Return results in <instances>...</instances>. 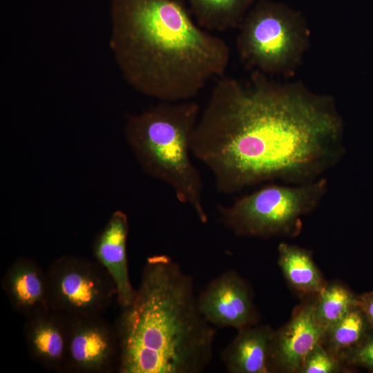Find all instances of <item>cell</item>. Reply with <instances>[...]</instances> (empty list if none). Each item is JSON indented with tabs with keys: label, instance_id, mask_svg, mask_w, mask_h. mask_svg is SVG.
I'll use <instances>...</instances> for the list:
<instances>
[{
	"label": "cell",
	"instance_id": "obj_17",
	"mask_svg": "<svg viewBox=\"0 0 373 373\" xmlns=\"http://www.w3.org/2000/svg\"><path fill=\"white\" fill-rule=\"evenodd\" d=\"M371 330L358 305L326 329L321 344L340 360L345 352L357 345Z\"/></svg>",
	"mask_w": 373,
	"mask_h": 373
},
{
	"label": "cell",
	"instance_id": "obj_21",
	"mask_svg": "<svg viewBox=\"0 0 373 373\" xmlns=\"http://www.w3.org/2000/svg\"><path fill=\"white\" fill-rule=\"evenodd\" d=\"M358 307L373 330V291L365 292L358 296Z\"/></svg>",
	"mask_w": 373,
	"mask_h": 373
},
{
	"label": "cell",
	"instance_id": "obj_13",
	"mask_svg": "<svg viewBox=\"0 0 373 373\" xmlns=\"http://www.w3.org/2000/svg\"><path fill=\"white\" fill-rule=\"evenodd\" d=\"M1 286L12 309L26 318L51 309L46 271L30 258L15 259Z\"/></svg>",
	"mask_w": 373,
	"mask_h": 373
},
{
	"label": "cell",
	"instance_id": "obj_15",
	"mask_svg": "<svg viewBox=\"0 0 373 373\" xmlns=\"http://www.w3.org/2000/svg\"><path fill=\"white\" fill-rule=\"evenodd\" d=\"M278 263L288 284L305 298L318 295L327 283L313 260L312 252L286 242L278 247Z\"/></svg>",
	"mask_w": 373,
	"mask_h": 373
},
{
	"label": "cell",
	"instance_id": "obj_18",
	"mask_svg": "<svg viewBox=\"0 0 373 373\" xmlns=\"http://www.w3.org/2000/svg\"><path fill=\"white\" fill-rule=\"evenodd\" d=\"M315 314L325 329L358 305V298L341 282L327 283L315 296Z\"/></svg>",
	"mask_w": 373,
	"mask_h": 373
},
{
	"label": "cell",
	"instance_id": "obj_6",
	"mask_svg": "<svg viewBox=\"0 0 373 373\" xmlns=\"http://www.w3.org/2000/svg\"><path fill=\"white\" fill-rule=\"evenodd\" d=\"M236 47L247 69L291 75L309 46L305 19L285 3L258 0L239 26Z\"/></svg>",
	"mask_w": 373,
	"mask_h": 373
},
{
	"label": "cell",
	"instance_id": "obj_11",
	"mask_svg": "<svg viewBox=\"0 0 373 373\" xmlns=\"http://www.w3.org/2000/svg\"><path fill=\"white\" fill-rule=\"evenodd\" d=\"M128 231L126 214L117 210L111 214L93 244L94 259L104 267L112 278L117 289V300L120 307L129 305L135 294L128 269L126 242Z\"/></svg>",
	"mask_w": 373,
	"mask_h": 373
},
{
	"label": "cell",
	"instance_id": "obj_2",
	"mask_svg": "<svg viewBox=\"0 0 373 373\" xmlns=\"http://www.w3.org/2000/svg\"><path fill=\"white\" fill-rule=\"evenodd\" d=\"M109 46L124 80L160 101L191 100L225 74L227 42L179 0H109Z\"/></svg>",
	"mask_w": 373,
	"mask_h": 373
},
{
	"label": "cell",
	"instance_id": "obj_20",
	"mask_svg": "<svg viewBox=\"0 0 373 373\" xmlns=\"http://www.w3.org/2000/svg\"><path fill=\"white\" fill-rule=\"evenodd\" d=\"M340 361L344 365L373 370V330L354 347L345 352Z\"/></svg>",
	"mask_w": 373,
	"mask_h": 373
},
{
	"label": "cell",
	"instance_id": "obj_14",
	"mask_svg": "<svg viewBox=\"0 0 373 373\" xmlns=\"http://www.w3.org/2000/svg\"><path fill=\"white\" fill-rule=\"evenodd\" d=\"M221 358L229 373H269V357L274 330L268 325L240 328Z\"/></svg>",
	"mask_w": 373,
	"mask_h": 373
},
{
	"label": "cell",
	"instance_id": "obj_12",
	"mask_svg": "<svg viewBox=\"0 0 373 373\" xmlns=\"http://www.w3.org/2000/svg\"><path fill=\"white\" fill-rule=\"evenodd\" d=\"M24 336L32 359L50 370L66 372L67 326L65 314L50 309L26 317Z\"/></svg>",
	"mask_w": 373,
	"mask_h": 373
},
{
	"label": "cell",
	"instance_id": "obj_10",
	"mask_svg": "<svg viewBox=\"0 0 373 373\" xmlns=\"http://www.w3.org/2000/svg\"><path fill=\"white\" fill-rule=\"evenodd\" d=\"M198 302L202 314L212 325L238 329L258 323L251 288L235 271H224L211 280Z\"/></svg>",
	"mask_w": 373,
	"mask_h": 373
},
{
	"label": "cell",
	"instance_id": "obj_8",
	"mask_svg": "<svg viewBox=\"0 0 373 373\" xmlns=\"http://www.w3.org/2000/svg\"><path fill=\"white\" fill-rule=\"evenodd\" d=\"M66 372L110 373L119 365V343L115 325L102 315H66Z\"/></svg>",
	"mask_w": 373,
	"mask_h": 373
},
{
	"label": "cell",
	"instance_id": "obj_7",
	"mask_svg": "<svg viewBox=\"0 0 373 373\" xmlns=\"http://www.w3.org/2000/svg\"><path fill=\"white\" fill-rule=\"evenodd\" d=\"M46 274L50 308L65 315H102L117 298L112 278L95 259L61 256Z\"/></svg>",
	"mask_w": 373,
	"mask_h": 373
},
{
	"label": "cell",
	"instance_id": "obj_9",
	"mask_svg": "<svg viewBox=\"0 0 373 373\" xmlns=\"http://www.w3.org/2000/svg\"><path fill=\"white\" fill-rule=\"evenodd\" d=\"M315 296L307 298L294 309L287 323L274 330L269 372L300 373L310 352L321 343L325 329L316 316Z\"/></svg>",
	"mask_w": 373,
	"mask_h": 373
},
{
	"label": "cell",
	"instance_id": "obj_3",
	"mask_svg": "<svg viewBox=\"0 0 373 373\" xmlns=\"http://www.w3.org/2000/svg\"><path fill=\"white\" fill-rule=\"evenodd\" d=\"M114 325L119 373H200L213 356L216 329L200 310L193 278L166 255L146 259Z\"/></svg>",
	"mask_w": 373,
	"mask_h": 373
},
{
	"label": "cell",
	"instance_id": "obj_19",
	"mask_svg": "<svg viewBox=\"0 0 373 373\" xmlns=\"http://www.w3.org/2000/svg\"><path fill=\"white\" fill-rule=\"evenodd\" d=\"M343 366L337 357L319 343L306 358L300 373H334L341 372Z\"/></svg>",
	"mask_w": 373,
	"mask_h": 373
},
{
	"label": "cell",
	"instance_id": "obj_1",
	"mask_svg": "<svg viewBox=\"0 0 373 373\" xmlns=\"http://www.w3.org/2000/svg\"><path fill=\"white\" fill-rule=\"evenodd\" d=\"M215 79L191 153L210 170L218 191L313 181L342 159L343 121L331 96L258 71L247 83L225 74Z\"/></svg>",
	"mask_w": 373,
	"mask_h": 373
},
{
	"label": "cell",
	"instance_id": "obj_5",
	"mask_svg": "<svg viewBox=\"0 0 373 373\" xmlns=\"http://www.w3.org/2000/svg\"><path fill=\"white\" fill-rule=\"evenodd\" d=\"M328 190L323 176L300 184H269L218 208L219 221L237 236L297 237L303 219L321 204Z\"/></svg>",
	"mask_w": 373,
	"mask_h": 373
},
{
	"label": "cell",
	"instance_id": "obj_16",
	"mask_svg": "<svg viewBox=\"0 0 373 373\" xmlns=\"http://www.w3.org/2000/svg\"><path fill=\"white\" fill-rule=\"evenodd\" d=\"M258 0H182L189 12L202 28L223 32L238 29Z\"/></svg>",
	"mask_w": 373,
	"mask_h": 373
},
{
	"label": "cell",
	"instance_id": "obj_4",
	"mask_svg": "<svg viewBox=\"0 0 373 373\" xmlns=\"http://www.w3.org/2000/svg\"><path fill=\"white\" fill-rule=\"evenodd\" d=\"M191 100L160 101L127 117L124 135L142 170L171 187L177 199L189 205L202 223L208 220L200 174L191 162V143L200 117Z\"/></svg>",
	"mask_w": 373,
	"mask_h": 373
}]
</instances>
